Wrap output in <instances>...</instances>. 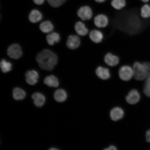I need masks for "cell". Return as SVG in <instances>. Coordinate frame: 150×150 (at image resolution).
Segmentation results:
<instances>
[{
  "instance_id": "obj_21",
  "label": "cell",
  "mask_w": 150,
  "mask_h": 150,
  "mask_svg": "<svg viewBox=\"0 0 150 150\" xmlns=\"http://www.w3.org/2000/svg\"><path fill=\"white\" fill-rule=\"evenodd\" d=\"M13 97L16 100H21L25 98L26 93L23 89L16 88L13 90Z\"/></svg>"
},
{
  "instance_id": "obj_8",
  "label": "cell",
  "mask_w": 150,
  "mask_h": 150,
  "mask_svg": "<svg viewBox=\"0 0 150 150\" xmlns=\"http://www.w3.org/2000/svg\"><path fill=\"white\" fill-rule=\"evenodd\" d=\"M7 55L12 59H18L21 57L22 52L18 44H13L9 47L7 50Z\"/></svg>"
},
{
  "instance_id": "obj_23",
  "label": "cell",
  "mask_w": 150,
  "mask_h": 150,
  "mask_svg": "<svg viewBox=\"0 0 150 150\" xmlns=\"http://www.w3.org/2000/svg\"><path fill=\"white\" fill-rule=\"evenodd\" d=\"M140 15L144 18H150V5L146 4L142 6L140 9Z\"/></svg>"
},
{
  "instance_id": "obj_18",
  "label": "cell",
  "mask_w": 150,
  "mask_h": 150,
  "mask_svg": "<svg viewBox=\"0 0 150 150\" xmlns=\"http://www.w3.org/2000/svg\"><path fill=\"white\" fill-rule=\"evenodd\" d=\"M127 4L126 0H111L110 5L115 10L121 11L126 7Z\"/></svg>"
},
{
  "instance_id": "obj_28",
  "label": "cell",
  "mask_w": 150,
  "mask_h": 150,
  "mask_svg": "<svg viewBox=\"0 0 150 150\" xmlns=\"http://www.w3.org/2000/svg\"><path fill=\"white\" fill-rule=\"evenodd\" d=\"M146 140L148 142H150V129L146 133Z\"/></svg>"
},
{
  "instance_id": "obj_30",
  "label": "cell",
  "mask_w": 150,
  "mask_h": 150,
  "mask_svg": "<svg viewBox=\"0 0 150 150\" xmlns=\"http://www.w3.org/2000/svg\"><path fill=\"white\" fill-rule=\"evenodd\" d=\"M107 0H94L96 2L99 4H102L105 2Z\"/></svg>"
},
{
  "instance_id": "obj_12",
  "label": "cell",
  "mask_w": 150,
  "mask_h": 150,
  "mask_svg": "<svg viewBox=\"0 0 150 150\" xmlns=\"http://www.w3.org/2000/svg\"><path fill=\"white\" fill-rule=\"evenodd\" d=\"M140 98V95L138 91L136 89H132L129 92L125 99L129 104L134 105L139 102Z\"/></svg>"
},
{
  "instance_id": "obj_29",
  "label": "cell",
  "mask_w": 150,
  "mask_h": 150,
  "mask_svg": "<svg viewBox=\"0 0 150 150\" xmlns=\"http://www.w3.org/2000/svg\"><path fill=\"white\" fill-rule=\"evenodd\" d=\"M117 149V148L114 146H110L109 147L106 148L104 150H116Z\"/></svg>"
},
{
  "instance_id": "obj_14",
  "label": "cell",
  "mask_w": 150,
  "mask_h": 150,
  "mask_svg": "<svg viewBox=\"0 0 150 150\" xmlns=\"http://www.w3.org/2000/svg\"><path fill=\"white\" fill-rule=\"evenodd\" d=\"M124 115V112L122 109L119 107H115L111 110L110 117L112 121H117L121 120Z\"/></svg>"
},
{
  "instance_id": "obj_16",
  "label": "cell",
  "mask_w": 150,
  "mask_h": 150,
  "mask_svg": "<svg viewBox=\"0 0 150 150\" xmlns=\"http://www.w3.org/2000/svg\"><path fill=\"white\" fill-rule=\"evenodd\" d=\"M42 16L40 11L37 9H33L31 11L29 15V20L32 23H35L42 20Z\"/></svg>"
},
{
  "instance_id": "obj_24",
  "label": "cell",
  "mask_w": 150,
  "mask_h": 150,
  "mask_svg": "<svg viewBox=\"0 0 150 150\" xmlns=\"http://www.w3.org/2000/svg\"><path fill=\"white\" fill-rule=\"evenodd\" d=\"M0 66L2 72L3 73L8 72L12 70V64L4 59L1 60Z\"/></svg>"
},
{
  "instance_id": "obj_4",
  "label": "cell",
  "mask_w": 150,
  "mask_h": 150,
  "mask_svg": "<svg viewBox=\"0 0 150 150\" xmlns=\"http://www.w3.org/2000/svg\"><path fill=\"white\" fill-rule=\"evenodd\" d=\"M118 76L123 81H128L134 77V71L131 65L125 64L121 66L118 70Z\"/></svg>"
},
{
  "instance_id": "obj_19",
  "label": "cell",
  "mask_w": 150,
  "mask_h": 150,
  "mask_svg": "<svg viewBox=\"0 0 150 150\" xmlns=\"http://www.w3.org/2000/svg\"><path fill=\"white\" fill-rule=\"evenodd\" d=\"M54 98L57 102H64L67 98V93L64 90L58 89L56 90L54 93Z\"/></svg>"
},
{
  "instance_id": "obj_3",
  "label": "cell",
  "mask_w": 150,
  "mask_h": 150,
  "mask_svg": "<svg viewBox=\"0 0 150 150\" xmlns=\"http://www.w3.org/2000/svg\"><path fill=\"white\" fill-rule=\"evenodd\" d=\"M77 15L83 21L91 20L94 17L93 9L88 5H83L80 6L77 11Z\"/></svg>"
},
{
  "instance_id": "obj_27",
  "label": "cell",
  "mask_w": 150,
  "mask_h": 150,
  "mask_svg": "<svg viewBox=\"0 0 150 150\" xmlns=\"http://www.w3.org/2000/svg\"><path fill=\"white\" fill-rule=\"evenodd\" d=\"M34 3L37 5H42L44 3L45 0H33Z\"/></svg>"
},
{
  "instance_id": "obj_10",
  "label": "cell",
  "mask_w": 150,
  "mask_h": 150,
  "mask_svg": "<svg viewBox=\"0 0 150 150\" xmlns=\"http://www.w3.org/2000/svg\"><path fill=\"white\" fill-rule=\"evenodd\" d=\"M81 43V39L78 35H71L67 38V46L70 49L74 50L79 48Z\"/></svg>"
},
{
  "instance_id": "obj_11",
  "label": "cell",
  "mask_w": 150,
  "mask_h": 150,
  "mask_svg": "<svg viewBox=\"0 0 150 150\" xmlns=\"http://www.w3.org/2000/svg\"><path fill=\"white\" fill-rule=\"evenodd\" d=\"M74 30L77 34L81 37L88 35L90 31L86 24L81 21L77 22L75 24Z\"/></svg>"
},
{
  "instance_id": "obj_31",
  "label": "cell",
  "mask_w": 150,
  "mask_h": 150,
  "mask_svg": "<svg viewBox=\"0 0 150 150\" xmlns=\"http://www.w3.org/2000/svg\"><path fill=\"white\" fill-rule=\"evenodd\" d=\"M142 2L144 3H147L149 1V0H140Z\"/></svg>"
},
{
  "instance_id": "obj_2",
  "label": "cell",
  "mask_w": 150,
  "mask_h": 150,
  "mask_svg": "<svg viewBox=\"0 0 150 150\" xmlns=\"http://www.w3.org/2000/svg\"><path fill=\"white\" fill-rule=\"evenodd\" d=\"M134 71V77L135 79L142 81L149 76L147 68L144 62L137 61L132 65Z\"/></svg>"
},
{
  "instance_id": "obj_9",
  "label": "cell",
  "mask_w": 150,
  "mask_h": 150,
  "mask_svg": "<svg viewBox=\"0 0 150 150\" xmlns=\"http://www.w3.org/2000/svg\"><path fill=\"white\" fill-rule=\"evenodd\" d=\"M95 73L96 76L102 80H108L111 76L110 69L107 67L102 65L98 66L97 67Z\"/></svg>"
},
{
  "instance_id": "obj_1",
  "label": "cell",
  "mask_w": 150,
  "mask_h": 150,
  "mask_svg": "<svg viewBox=\"0 0 150 150\" xmlns=\"http://www.w3.org/2000/svg\"><path fill=\"white\" fill-rule=\"evenodd\" d=\"M36 59L41 69L51 71L57 64L58 57L53 52L48 50H45L37 55Z\"/></svg>"
},
{
  "instance_id": "obj_25",
  "label": "cell",
  "mask_w": 150,
  "mask_h": 150,
  "mask_svg": "<svg viewBox=\"0 0 150 150\" xmlns=\"http://www.w3.org/2000/svg\"><path fill=\"white\" fill-rule=\"evenodd\" d=\"M144 93L146 96L150 97V76L146 78L144 86Z\"/></svg>"
},
{
  "instance_id": "obj_32",
  "label": "cell",
  "mask_w": 150,
  "mask_h": 150,
  "mask_svg": "<svg viewBox=\"0 0 150 150\" xmlns=\"http://www.w3.org/2000/svg\"><path fill=\"white\" fill-rule=\"evenodd\" d=\"M58 149H56V148H51V149H50V150H58Z\"/></svg>"
},
{
  "instance_id": "obj_26",
  "label": "cell",
  "mask_w": 150,
  "mask_h": 150,
  "mask_svg": "<svg viewBox=\"0 0 150 150\" xmlns=\"http://www.w3.org/2000/svg\"><path fill=\"white\" fill-rule=\"evenodd\" d=\"M49 4L54 7H58L64 4L67 0H47Z\"/></svg>"
},
{
  "instance_id": "obj_15",
  "label": "cell",
  "mask_w": 150,
  "mask_h": 150,
  "mask_svg": "<svg viewBox=\"0 0 150 150\" xmlns=\"http://www.w3.org/2000/svg\"><path fill=\"white\" fill-rule=\"evenodd\" d=\"M32 98L34 100V103L37 107H41L44 105L45 102V97L40 93H33Z\"/></svg>"
},
{
  "instance_id": "obj_13",
  "label": "cell",
  "mask_w": 150,
  "mask_h": 150,
  "mask_svg": "<svg viewBox=\"0 0 150 150\" xmlns=\"http://www.w3.org/2000/svg\"><path fill=\"white\" fill-rule=\"evenodd\" d=\"M26 80L27 83L31 85L36 84L39 78V74L36 71H28L25 74Z\"/></svg>"
},
{
  "instance_id": "obj_5",
  "label": "cell",
  "mask_w": 150,
  "mask_h": 150,
  "mask_svg": "<svg viewBox=\"0 0 150 150\" xmlns=\"http://www.w3.org/2000/svg\"><path fill=\"white\" fill-rule=\"evenodd\" d=\"M93 22L97 29H101L108 27L110 20L108 16L104 13H99L93 17Z\"/></svg>"
},
{
  "instance_id": "obj_7",
  "label": "cell",
  "mask_w": 150,
  "mask_h": 150,
  "mask_svg": "<svg viewBox=\"0 0 150 150\" xmlns=\"http://www.w3.org/2000/svg\"><path fill=\"white\" fill-rule=\"evenodd\" d=\"M88 36L92 42L97 44L102 42L104 38V34L103 31L97 28L90 31Z\"/></svg>"
},
{
  "instance_id": "obj_22",
  "label": "cell",
  "mask_w": 150,
  "mask_h": 150,
  "mask_svg": "<svg viewBox=\"0 0 150 150\" xmlns=\"http://www.w3.org/2000/svg\"><path fill=\"white\" fill-rule=\"evenodd\" d=\"M54 26L51 22L46 21L42 22L40 25V29L43 33H48L53 30Z\"/></svg>"
},
{
  "instance_id": "obj_20",
  "label": "cell",
  "mask_w": 150,
  "mask_h": 150,
  "mask_svg": "<svg viewBox=\"0 0 150 150\" xmlns=\"http://www.w3.org/2000/svg\"><path fill=\"white\" fill-rule=\"evenodd\" d=\"M46 39L48 44L52 46L56 43L59 42L60 40L59 35L57 33H53L48 34L46 37Z\"/></svg>"
},
{
  "instance_id": "obj_6",
  "label": "cell",
  "mask_w": 150,
  "mask_h": 150,
  "mask_svg": "<svg viewBox=\"0 0 150 150\" xmlns=\"http://www.w3.org/2000/svg\"><path fill=\"white\" fill-rule=\"evenodd\" d=\"M104 59L106 65L111 67H117L120 62L119 56L111 52L106 53L104 56Z\"/></svg>"
},
{
  "instance_id": "obj_17",
  "label": "cell",
  "mask_w": 150,
  "mask_h": 150,
  "mask_svg": "<svg viewBox=\"0 0 150 150\" xmlns=\"http://www.w3.org/2000/svg\"><path fill=\"white\" fill-rule=\"evenodd\" d=\"M44 82L45 84L50 87H57L59 84L58 79L52 75L47 76L45 78Z\"/></svg>"
}]
</instances>
